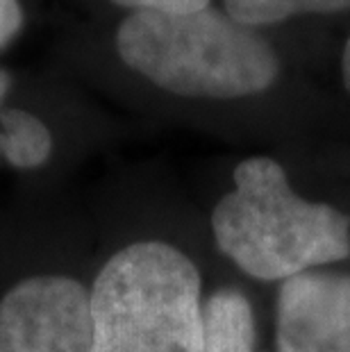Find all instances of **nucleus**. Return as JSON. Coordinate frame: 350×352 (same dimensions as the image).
Returning <instances> with one entry per match:
<instances>
[{
	"instance_id": "1",
	"label": "nucleus",
	"mask_w": 350,
	"mask_h": 352,
	"mask_svg": "<svg viewBox=\"0 0 350 352\" xmlns=\"http://www.w3.org/2000/svg\"><path fill=\"white\" fill-rule=\"evenodd\" d=\"M116 50L155 87L187 98L257 96L280 76L271 43L212 5L184 14L132 12L118 25Z\"/></svg>"
},
{
	"instance_id": "2",
	"label": "nucleus",
	"mask_w": 350,
	"mask_h": 352,
	"mask_svg": "<svg viewBox=\"0 0 350 352\" xmlns=\"http://www.w3.org/2000/svg\"><path fill=\"white\" fill-rule=\"evenodd\" d=\"M219 250L245 275L273 282L350 257V216L300 198L271 157L234 168V189L212 214Z\"/></svg>"
},
{
	"instance_id": "3",
	"label": "nucleus",
	"mask_w": 350,
	"mask_h": 352,
	"mask_svg": "<svg viewBox=\"0 0 350 352\" xmlns=\"http://www.w3.org/2000/svg\"><path fill=\"white\" fill-rule=\"evenodd\" d=\"M94 352H203L196 264L164 241L118 250L89 291Z\"/></svg>"
},
{
	"instance_id": "4",
	"label": "nucleus",
	"mask_w": 350,
	"mask_h": 352,
	"mask_svg": "<svg viewBox=\"0 0 350 352\" xmlns=\"http://www.w3.org/2000/svg\"><path fill=\"white\" fill-rule=\"evenodd\" d=\"M0 352H94L89 289L66 275H36L0 298Z\"/></svg>"
},
{
	"instance_id": "5",
	"label": "nucleus",
	"mask_w": 350,
	"mask_h": 352,
	"mask_svg": "<svg viewBox=\"0 0 350 352\" xmlns=\"http://www.w3.org/2000/svg\"><path fill=\"white\" fill-rule=\"evenodd\" d=\"M278 352H350V275L300 273L278 294Z\"/></svg>"
},
{
	"instance_id": "6",
	"label": "nucleus",
	"mask_w": 350,
	"mask_h": 352,
	"mask_svg": "<svg viewBox=\"0 0 350 352\" xmlns=\"http://www.w3.org/2000/svg\"><path fill=\"white\" fill-rule=\"evenodd\" d=\"M203 352H255V318L241 291L221 289L203 305Z\"/></svg>"
},
{
	"instance_id": "7",
	"label": "nucleus",
	"mask_w": 350,
	"mask_h": 352,
	"mask_svg": "<svg viewBox=\"0 0 350 352\" xmlns=\"http://www.w3.org/2000/svg\"><path fill=\"white\" fill-rule=\"evenodd\" d=\"M5 132L3 157L14 168H36L53 153V134L48 125L25 109H0Z\"/></svg>"
},
{
	"instance_id": "8",
	"label": "nucleus",
	"mask_w": 350,
	"mask_h": 352,
	"mask_svg": "<svg viewBox=\"0 0 350 352\" xmlns=\"http://www.w3.org/2000/svg\"><path fill=\"white\" fill-rule=\"evenodd\" d=\"M226 12L252 30L282 23L303 14H337L350 10V0H223Z\"/></svg>"
},
{
	"instance_id": "9",
	"label": "nucleus",
	"mask_w": 350,
	"mask_h": 352,
	"mask_svg": "<svg viewBox=\"0 0 350 352\" xmlns=\"http://www.w3.org/2000/svg\"><path fill=\"white\" fill-rule=\"evenodd\" d=\"M118 7L132 12H164V14H184L210 7L212 0H111Z\"/></svg>"
},
{
	"instance_id": "10",
	"label": "nucleus",
	"mask_w": 350,
	"mask_h": 352,
	"mask_svg": "<svg viewBox=\"0 0 350 352\" xmlns=\"http://www.w3.org/2000/svg\"><path fill=\"white\" fill-rule=\"evenodd\" d=\"M23 28V10L19 0H0V48H5Z\"/></svg>"
},
{
	"instance_id": "11",
	"label": "nucleus",
	"mask_w": 350,
	"mask_h": 352,
	"mask_svg": "<svg viewBox=\"0 0 350 352\" xmlns=\"http://www.w3.org/2000/svg\"><path fill=\"white\" fill-rule=\"evenodd\" d=\"M341 76H344V85L350 94V36L344 46V55H341Z\"/></svg>"
},
{
	"instance_id": "12",
	"label": "nucleus",
	"mask_w": 350,
	"mask_h": 352,
	"mask_svg": "<svg viewBox=\"0 0 350 352\" xmlns=\"http://www.w3.org/2000/svg\"><path fill=\"white\" fill-rule=\"evenodd\" d=\"M10 89H12V76L7 71L0 69V104H3L5 96L10 94Z\"/></svg>"
},
{
	"instance_id": "13",
	"label": "nucleus",
	"mask_w": 350,
	"mask_h": 352,
	"mask_svg": "<svg viewBox=\"0 0 350 352\" xmlns=\"http://www.w3.org/2000/svg\"><path fill=\"white\" fill-rule=\"evenodd\" d=\"M3 146H5V132H0V155H3Z\"/></svg>"
}]
</instances>
